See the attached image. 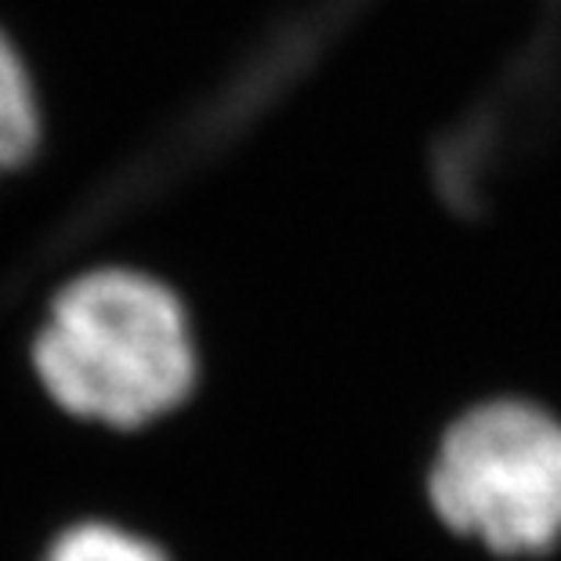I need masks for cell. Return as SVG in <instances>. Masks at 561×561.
Listing matches in <instances>:
<instances>
[{
	"mask_svg": "<svg viewBox=\"0 0 561 561\" xmlns=\"http://www.w3.org/2000/svg\"><path fill=\"white\" fill-rule=\"evenodd\" d=\"M44 146V99L26 51L0 26V182L37 160Z\"/></svg>",
	"mask_w": 561,
	"mask_h": 561,
	"instance_id": "3",
	"label": "cell"
},
{
	"mask_svg": "<svg viewBox=\"0 0 561 561\" xmlns=\"http://www.w3.org/2000/svg\"><path fill=\"white\" fill-rule=\"evenodd\" d=\"M26 359L66 421L110 435L174 421L203 385L193 305L135 261H91L58 279L33 322Z\"/></svg>",
	"mask_w": 561,
	"mask_h": 561,
	"instance_id": "1",
	"label": "cell"
},
{
	"mask_svg": "<svg viewBox=\"0 0 561 561\" xmlns=\"http://www.w3.org/2000/svg\"><path fill=\"white\" fill-rule=\"evenodd\" d=\"M41 561H171L167 547L135 522L80 515L47 536Z\"/></svg>",
	"mask_w": 561,
	"mask_h": 561,
	"instance_id": "4",
	"label": "cell"
},
{
	"mask_svg": "<svg viewBox=\"0 0 561 561\" xmlns=\"http://www.w3.org/2000/svg\"><path fill=\"white\" fill-rule=\"evenodd\" d=\"M427 515L496 561L561 551V413L522 391L468 402L424 463Z\"/></svg>",
	"mask_w": 561,
	"mask_h": 561,
	"instance_id": "2",
	"label": "cell"
}]
</instances>
